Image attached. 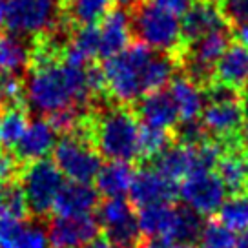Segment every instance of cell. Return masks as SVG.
<instances>
[{
	"label": "cell",
	"mask_w": 248,
	"mask_h": 248,
	"mask_svg": "<svg viewBox=\"0 0 248 248\" xmlns=\"http://www.w3.org/2000/svg\"><path fill=\"white\" fill-rule=\"evenodd\" d=\"M217 219L228 226L232 232H247L248 230V194L230 195L221 204Z\"/></svg>",
	"instance_id": "obj_27"
},
{
	"label": "cell",
	"mask_w": 248,
	"mask_h": 248,
	"mask_svg": "<svg viewBox=\"0 0 248 248\" xmlns=\"http://www.w3.org/2000/svg\"><path fill=\"white\" fill-rule=\"evenodd\" d=\"M0 113H2V111H0Z\"/></svg>",
	"instance_id": "obj_44"
},
{
	"label": "cell",
	"mask_w": 248,
	"mask_h": 248,
	"mask_svg": "<svg viewBox=\"0 0 248 248\" xmlns=\"http://www.w3.org/2000/svg\"><path fill=\"white\" fill-rule=\"evenodd\" d=\"M230 30L248 26V0H217Z\"/></svg>",
	"instance_id": "obj_31"
},
{
	"label": "cell",
	"mask_w": 248,
	"mask_h": 248,
	"mask_svg": "<svg viewBox=\"0 0 248 248\" xmlns=\"http://www.w3.org/2000/svg\"><path fill=\"white\" fill-rule=\"evenodd\" d=\"M228 26L223 18V13L219 9L217 0H195L194 6L188 9L181 20V33L183 42L190 44L194 40L201 39L210 31Z\"/></svg>",
	"instance_id": "obj_16"
},
{
	"label": "cell",
	"mask_w": 248,
	"mask_h": 248,
	"mask_svg": "<svg viewBox=\"0 0 248 248\" xmlns=\"http://www.w3.org/2000/svg\"><path fill=\"white\" fill-rule=\"evenodd\" d=\"M170 93L175 101L181 121H195L204 109V90L188 77H173L170 82Z\"/></svg>",
	"instance_id": "obj_22"
},
{
	"label": "cell",
	"mask_w": 248,
	"mask_h": 248,
	"mask_svg": "<svg viewBox=\"0 0 248 248\" xmlns=\"http://www.w3.org/2000/svg\"><path fill=\"white\" fill-rule=\"evenodd\" d=\"M235 248H248V230L247 232H241V235L237 237Z\"/></svg>",
	"instance_id": "obj_41"
},
{
	"label": "cell",
	"mask_w": 248,
	"mask_h": 248,
	"mask_svg": "<svg viewBox=\"0 0 248 248\" xmlns=\"http://www.w3.org/2000/svg\"><path fill=\"white\" fill-rule=\"evenodd\" d=\"M24 90L28 109L40 117L68 108H92L97 102L88 66H73L64 59L33 62L24 80Z\"/></svg>",
	"instance_id": "obj_1"
},
{
	"label": "cell",
	"mask_w": 248,
	"mask_h": 248,
	"mask_svg": "<svg viewBox=\"0 0 248 248\" xmlns=\"http://www.w3.org/2000/svg\"><path fill=\"white\" fill-rule=\"evenodd\" d=\"M33 57V39L16 33H0V70L20 75L30 70Z\"/></svg>",
	"instance_id": "obj_20"
},
{
	"label": "cell",
	"mask_w": 248,
	"mask_h": 248,
	"mask_svg": "<svg viewBox=\"0 0 248 248\" xmlns=\"http://www.w3.org/2000/svg\"><path fill=\"white\" fill-rule=\"evenodd\" d=\"M26 164L15 155L13 150L0 148V183L20 181Z\"/></svg>",
	"instance_id": "obj_34"
},
{
	"label": "cell",
	"mask_w": 248,
	"mask_h": 248,
	"mask_svg": "<svg viewBox=\"0 0 248 248\" xmlns=\"http://www.w3.org/2000/svg\"><path fill=\"white\" fill-rule=\"evenodd\" d=\"M179 197L201 216H214L225 202L226 188L216 171H194L183 179Z\"/></svg>",
	"instance_id": "obj_9"
},
{
	"label": "cell",
	"mask_w": 248,
	"mask_h": 248,
	"mask_svg": "<svg viewBox=\"0 0 248 248\" xmlns=\"http://www.w3.org/2000/svg\"><path fill=\"white\" fill-rule=\"evenodd\" d=\"M139 142H140V164H146L154 157H157L161 152H164L173 142V132L140 124Z\"/></svg>",
	"instance_id": "obj_28"
},
{
	"label": "cell",
	"mask_w": 248,
	"mask_h": 248,
	"mask_svg": "<svg viewBox=\"0 0 248 248\" xmlns=\"http://www.w3.org/2000/svg\"><path fill=\"white\" fill-rule=\"evenodd\" d=\"M101 204V194L90 183L68 181L64 183L53 204V214L59 217L86 216L97 212Z\"/></svg>",
	"instance_id": "obj_15"
},
{
	"label": "cell",
	"mask_w": 248,
	"mask_h": 248,
	"mask_svg": "<svg viewBox=\"0 0 248 248\" xmlns=\"http://www.w3.org/2000/svg\"><path fill=\"white\" fill-rule=\"evenodd\" d=\"M82 132L106 161L140 164V123L130 106L102 101L88 111Z\"/></svg>",
	"instance_id": "obj_2"
},
{
	"label": "cell",
	"mask_w": 248,
	"mask_h": 248,
	"mask_svg": "<svg viewBox=\"0 0 248 248\" xmlns=\"http://www.w3.org/2000/svg\"><path fill=\"white\" fill-rule=\"evenodd\" d=\"M51 155L62 175L78 183L93 181L102 166L101 154L82 130L61 135Z\"/></svg>",
	"instance_id": "obj_5"
},
{
	"label": "cell",
	"mask_w": 248,
	"mask_h": 248,
	"mask_svg": "<svg viewBox=\"0 0 248 248\" xmlns=\"http://www.w3.org/2000/svg\"><path fill=\"white\" fill-rule=\"evenodd\" d=\"M111 0H61L62 20L66 26H92L104 18Z\"/></svg>",
	"instance_id": "obj_23"
},
{
	"label": "cell",
	"mask_w": 248,
	"mask_h": 248,
	"mask_svg": "<svg viewBox=\"0 0 248 248\" xmlns=\"http://www.w3.org/2000/svg\"><path fill=\"white\" fill-rule=\"evenodd\" d=\"M239 148L243 152L248 154V123L241 128V132H239Z\"/></svg>",
	"instance_id": "obj_36"
},
{
	"label": "cell",
	"mask_w": 248,
	"mask_h": 248,
	"mask_svg": "<svg viewBox=\"0 0 248 248\" xmlns=\"http://www.w3.org/2000/svg\"><path fill=\"white\" fill-rule=\"evenodd\" d=\"M11 33L37 39L51 33L62 24L61 0H6Z\"/></svg>",
	"instance_id": "obj_7"
},
{
	"label": "cell",
	"mask_w": 248,
	"mask_h": 248,
	"mask_svg": "<svg viewBox=\"0 0 248 248\" xmlns=\"http://www.w3.org/2000/svg\"><path fill=\"white\" fill-rule=\"evenodd\" d=\"M57 135L59 133L55 132V128L49 124L46 117L33 119L30 121L20 140L15 144L13 152L24 164L46 159L57 144Z\"/></svg>",
	"instance_id": "obj_13"
},
{
	"label": "cell",
	"mask_w": 248,
	"mask_h": 248,
	"mask_svg": "<svg viewBox=\"0 0 248 248\" xmlns=\"http://www.w3.org/2000/svg\"><path fill=\"white\" fill-rule=\"evenodd\" d=\"M177 202H155L139 210L140 232L148 239H163L168 243L173 221H175Z\"/></svg>",
	"instance_id": "obj_21"
},
{
	"label": "cell",
	"mask_w": 248,
	"mask_h": 248,
	"mask_svg": "<svg viewBox=\"0 0 248 248\" xmlns=\"http://www.w3.org/2000/svg\"><path fill=\"white\" fill-rule=\"evenodd\" d=\"M39 223H42V221L31 219L24 228V232L20 233V237L13 245V248H47V245H49L47 230H44Z\"/></svg>",
	"instance_id": "obj_33"
},
{
	"label": "cell",
	"mask_w": 248,
	"mask_h": 248,
	"mask_svg": "<svg viewBox=\"0 0 248 248\" xmlns=\"http://www.w3.org/2000/svg\"><path fill=\"white\" fill-rule=\"evenodd\" d=\"M171 248H195L194 245H171Z\"/></svg>",
	"instance_id": "obj_43"
},
{
	"label": "cell",
	"mask_w": 248,
	"mask_h": 248,
	"mask_svg": "<svg viewBox=\"0 0 248 248\" xmlns=\"http://www.w3.org/2000/svg\"><path fill=\"white\" fill-rule=\"evenodd\" d=\"M130 201L135 208H144L155 202H175L179 197L177 181L163 175L154 166L140 164L130 188Z\"/></svg>",
	"instance_id": "obj_11"
},
{
	"label": "cell",
	"mask_w": 248,
	"mask_h": 248,
	"mask_svg": "<svg viewBox=\"0 0 248 248\" xmlns=\"http://www.w3.org/2000/svg\"><path fill=\"white\" fill-rule=\"evenodd\" d=\"M216 173L221 177L226 192L230 195L245 194L247 192L248 177H247V163H245V152L241 148L226 150L221 155L216 166Z\"/></svg>",
	"instance_id": "obj_24"
},
{
	"label": "cell",
	"mask_w": 248,
	"mask_h": 248,
	"mask_svg": "<svg viewBox=\"0 0 248 248\" xmlns=\"http://www.w3.org/2000/svg\"><path fill=\"white\" fill-rule=\"evenodd\" d=\"M155 49L142 42H132L123 53L102 64L104 95L111 104L130 106L146 95V68Z\"/></svg>",
	"instance_id": "obj_3"
},
{
	"label": "cell",
	"mask_w": 248,
	"mask_h": 248,
	"mask_svg": "<svg viewBox=\"0 0 248 248\" xmlns=\"http://www.w3.org/2000/svg\"><path fill=\"white\" fill-rule=\"evenodd\" d=\"M137 173V164L124 163V161H108L102 164L95 186L101 197H124L130 192L133 177Z\"/></svg>",
	"instance_id": "obj_19"
},
{
	"label": "cell",
	"mask_w": 248,
	"mask_h": 248,
	"mask_svg": "<svg viewBox=\"0 0 248 248\" xmlns=\"http://www.w3.org/2000/svg\"><path fill=\"white\" fill-rule=\"evenodd\" d=\"M201 123L210 137L223 142L226 150L239 148V132L245 126L241 97L206 101L201 113Z\"/></svg>",
	"instance_id": "obj_8"
},
{
	"label": "cell",
	"mask_w": 248,
	"mask_h": 248,
	"mask_svg": "<svg viewBox=\"0 0 248 248\" xmlns=\"http://www.w3.org/2000/svg\"><path fill=\"white\" fill-rule=\"evenodd\" d=\"M197 243L201 248H235L237 237L217 217H210L202 226V232Z\"/></svg>",
	"instance_id": "obj_30"
},
{
	"label": "cell",
	"mask_w": 248,
	"mask_h": 248,
	"mask_svg": "<svg viewBox=\"0 0 248 248\" xmlns=\"http://www.w3.org/2000/svg\"><path fill=\"white\" fill-rule=\"evenodd\" d=\"M214 80L241 92L248 84V47L233 40L217 62Z\"/></svg>",
	"instance_id": "obj_18"
},
{
	"label": "cell",
	"mask_w": 248,
	"mask_h": 248,
	"mask_svg": "<svg viewBox=\"0 0 248 248\" xmlns=\"http://www.w3.org/2000/svg\"><path fill=\"white\" fill-rule=\"evenodd\" d=\"M132 30L139 42L150 46L155 51L170 53L177 59L183 51V33L179 16L159 8L152 0H140L132 8Z\"/></svg>",
	"instance_id": "obj_4"
},
{
	"label": "cell",
	"mask_w": 248,
	"mask_h": 248,
	"mask_svg": "<svg viewBox=\"0 0 248 248\" xmlns=\"http://www.w3.org/2000/svg\"><path fill=\"white\" fill-rule=\"evenodd\" d=\"M99 47H101L99 26L92 24V26L73 28L64 47L62 59L73 66L84 68L93 64V61L99 57Z\"/></svg>",
	"instance_id": "obj_17"
},
{
	"label": "cell",
	"mask_w": 248,
	"mask_h": 248,
	"mask_svg": "<svg viewBox=\"0 0 248 248\" xmlns=\"http://www.w3.org/2000/svg\"><path fill=\"white\" fill-rule=\"evenodd\" d=\"M28 223L30 221H24L11 214L0 212V248H13Z\"/></svg>",
	"instance_id": "obj_32"
},
{
	"label": "cell",
	"mask_w": 248,
	"mask_h": 248,
	"mask_svg": "<svg viewBox=\"0 0 248 248\" xmlns=\"http://www.w3.org/2000/svg\"><path fill=\"white\" fill-rule=\"evenodd\" d=\"M135 113L140 124H146L152 128H161L173 132L179 124V111L175 101L171 97L170 90H159V92L148 93L135 104Z\"/></svg>",
	"instance_id": "obj_12"
},
{
	"label": "cell",
	"mask_w": 248,
	"mask_h": 248,
	"mask_svg": "<svg viewBox=\"0 0 248 248\" xmlns=\"http://www.w3.org/2000/svg\"><path fill=\"white\" fill-rule=\"evenodd\" d=\"M101 223L97 216L51 217L47 223V241L51 248H84L101 237Z\"/></svg>",
	"instance_id": "obj_10"
},
{
	"label": "cell",
	"mask_w": 248,
	"mask_h": 248,
	"mask_svg": "<svg viewBox=\"0 0 248 248\" xmlns=\"http://www.w3.org/2000/svg\"><path fill=\"white\" fill-rule=\"evenodd\" d=\"M99 35H101V47H99V57L101 59H111L115 55L123 53L132 42V16L126 13L124 8L109 9L104 15L99 26Z\"/></svg>",
	"instance_id": "obj_14"
},
{
	"label": "cell",
	"mask_w": 248,
	"mask_h": 248,
	"mask_svg": "<svg viewBox=\"0 0 248 248\" xmlns=\"http://www.w3.org/2000/svg\"><path fill=\"white\" fill-rule=\"evenodd\" d=\"M0 212L11 214L24 221H31V214L20 181L0 183Z\"/></svg>",
	"instance_id": "obj_29"
},
{
	"label": "cell",
	"mask_w": 248,
	"mask_h": 248,
	"mask_svg": "<svg viewBox=\"0 0 248 248\" xmlns=\"http://www.w3.org/2000/svg\"><path fill=\"white\" fill-rule=\"evenodd\" d=\"M8 20V6H6V0H0V31L4 30Z\"/></svg>",
	"instance_id": "obj_38"
},
{
	"label": "cell",
	"mask_w": 248,
	"mask_h": 248,
	"mask_svg": "<svg viewBox=\"0 0 248 248\" xmlns=\"http://www.w3.org/2000/svg\"><path fill=\"white\" fill-rule=\"evenodd\" d=\"M241 97V106H243V111H245V119H248V84L239 92Z\"/></svg>",
	"instance_id": "obj_37"
},
{
	"label": "cell",
	"mask_w": 248,
	"mask_h": 248,
	"mask_svg": "<svg viewBox=\"0 0 248 248\" xmlns=\"http://www.w3.org/2000/svg\"><path fill=\"white\" fill-rule=\"evenodd\" d=\"M84 248H109V245H108V241L104 239V237H97L95 241H92L88 247H84Z\"/></svg>",
	"instance_id": "obj_39"
},
{
	"label": "cell",
	"mask_w": 248,
	"mask_h": 248,
	"mask_svg": "<svg viewBox=\"0 0 248 248\" xmlns=\"http://www.w3.org/2000/svg\"><path fill=\"white\" fill-rule=\"evenodd\" d=\"M20 183L26 194L31 219L35 221L47 219L53 212L55 199L64 185L62 171L57 168V164L47 157L28 163L22 171Z\"/></svg>",
	"instance_id": "obj_6"
},
{
	"label": "cell",
	"mask_w": 248,
	"mask_h": 248,
	"mask_svg": "<svg viewBox=\"0 0 248 248\" xmlns=\"http://www.w3.org/2000/svg\"><path fill=\"white\" fill-rule=\"evenodd\" d=\"M28 111L30 109L26 106H18V108L4 109L0 113V148H8V150L15 148L30 124Z\"/></svg>",
	"instance_id": "obj_26"
},
{
	"label": "cell",
	"mask_w": 248,
	"mask_h": 248,
	"mask_svg": "<svg viewBox=\"0 0 248 248\" xmlns=\"http://www.w3.org/2000/svg\"><path fill=\"white\" fill-rule=\"evenodd\" d=\"M8 75H9V73H6V71L0 70V106H2V95H4V88H6ZM0 111H2V108H0Z\"/></svg>",
	"instance_id": "obj_40"
},
{
	"label": "cell",
	"mask_w": 248,
	"mask_h": 248,
	"mask_svg": "<svg viewBox=\"0 0 248 248\" xmlns=\"http://www.w3.org/2000/svg\"><path fill=\"white\" fill-rule=\"evenodd\" d=\"M115 4H119V8H133L137 6L140 0H113Z\"/></svg>",
	"instance_id": "obj_42"
},
{
	"label": "cell",
	"mask_w": 248,
	"mask_h": 248,
	"mask_svg": "<svg viewBox=\"0 0 248 248\" xmlns=\"http://www.w3.org/2000/svg\"><path fill=\"white\" fill-rule=\"evenodd\" d=\"M202 217L199 212L190 208L188 204H177L175 208V221L171 228L170 245H194L199 241V235L202 232Z\"/></svg>",
	"instance_id": "obj_25"
},
{
	"label": "cell",
	"mask_w": 248,
	"mask_h": 248,
	"mask_svg": "<svg viewBox=\"0 0 248 248\" xmlns=\"http://www.w3.org/2000/svg\"><path fill=\"white\" fill-rule=\"evenodd\" d=\"M154 4H157L159 8H163L164 11H168L175 16H185V13L194 6L195 0H152Z\"/></svg>",
	"instance_id": "obj_35"
}]
</instances>
